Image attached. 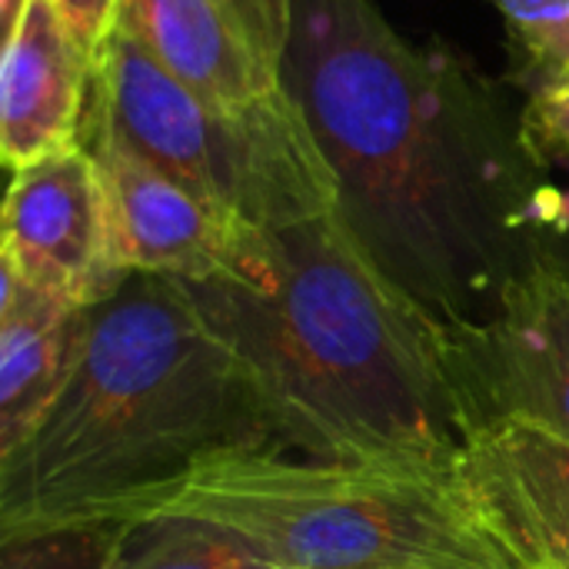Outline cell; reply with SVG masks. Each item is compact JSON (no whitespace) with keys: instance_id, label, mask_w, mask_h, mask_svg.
I'll return each mask as SVG.
<instances>
[{"instance_id":"1","label":"cell","mask_w":569,"mask_h":569,"mask_svg":"<svg viewBox=\"0 0 569 569\" xmlns=\"http://www.w3.org/2000/svg\"><path fill=\"white\" fill-rule=\"evenodd\" d=\"M337 177V217L440 327L480 323L563 233L527 117L370 0H293L283 67Z\"/></svg>"},{"instance_id":"2","label":"cell","mask_w":569,"mask_h":569,"mask_svg":"<svg viewBox=\"0 0 569 569\" xmlns=\"http://www.w3.org/2000/svg\"><path fill=\"white\" fill-rule=\"evenodd\" d=\"M183 290L250 377L287 453L453 473L467 427L447 327L363 253L337 213L270 230L247 273Z\"/></svg>"},{"instance_id":"3","label":"cell","mask_w":569,"mask_h":569,"mask_svg":"<svg viewBox=\"0 0 569 569\" xmlns=\"http://www.w3.org/2000/svg\"><path fill=\"white\" fill-rule=\"evenodd\" d=\"M247 450H283L250 377L180 280L130 273L87 307L60 397L0 457V537L63 523L137 527L197 470Z\"/></svg>"},{"instance_id":"4","label":"cell","mask_w":569,"mask_h":569,"mask_svg":"<svg viewBox=\"0 0 569 569\" xmlns=\"http://www.w3.org/2000/svg\"><path fill=\"white\" fill-rule=\"evenodd\" d=\"M213 527L277 569H517L450 477L230 453L153 503L140 523Z\"/></svg>"},{"instance_id":"5","label":"cell","mask_w":569,"mask_h":569,"mask_svg":"<svg viewBox=\"0 0 569 569\" xmlns=\"http://www.w3.org/2000/svg\"><path fill=\"white\" fill-rule=\"evenodd\" d=\"M80 137H103L257 230L337 213V177L287 90L217 107L177 83L127 33L93 60Z\"/></svg>"},{"instance_id":"6","label":"cell","mask_w":569,"mask_h":569,"mask_svg":"<svg viewBox=\"0 0 569 569\" xmlns=\"http://www.w3.org/2000/svg\"><path fill=\"white\" fill-rule=\"evenodd\" d=\"M467 437L527 423L569 447V237L537 257L490 317L447 330Z\"/></svg>"},{"instance_id":"7","label":"cell","mask_w":569,"mask_h":569,"mask_svg":"<svg viewBox=\"0 0 569 569\" xmlns=\"http://www.w3.org/2000/svg\"><path fill=\"white\" fill-rule=\"evenodd\" d=\"M80 147L90 150L97 163L110 253L123 273L197 283L240 277L260 257L270 230L250 227L113 140L80 137Z\"/></svg>"},{"instance_id":"8","label":"cell","mask_w":569,"mask_h":569,"mask_svg":"<svg viewBox=\"0 0 569 569\" xmlns=\"http://www.w3.org/2000/svg\"><path fill=\"white\" fill-rule=\"evenodd\" d=\"M113 30L200 100L240 107L283 87L293 0H120Z\"/></svg>"},{"instance_id":"9","label":"cell","mask_w":569,"mask_h":569,"mask_svg":"<svg viewBox=\"0 0 569 569\" xmlns=\"http://www.w3.org/2000/svg\"><path fill=\"white\" fill-rule=\"evenodd\" d=\"M0 263L77 307L107 300L130 277L110 253L107 203L90 150L70 147L13 170L0 217Z\"/></svg>"},{"instance_id":"10","label":"cell","mask_w":569,"mask_h":569,"mask_svg":"<svg viewBox=\"0 0 569 569\" xmlns=\"http://www.w3.org/2000/svg\"><path fill=\"white\" fill-rule=\"evenodd\" d=\"M453 483L517 569H569V447L513 420L473 430Z\"/></svg>"},{"instance_id":"11","label":"cell","mask_w":569,"mask_h":569,"mask_svg":"<svg viewBox=\"0 0 569 569\" xmlns=\"http://www.w3.org/2000/svg\"><path fill=\"white\" fill-rule=\"evenodd\" d=\"M93 60L50 0H30L0 63V157L10 170L80 147Z\"/></svg>"},{"instance_id":"12","label":"cell","mask_w":569,"mask_h":569,"mask_svg":"<svg viewBox=\"0 0 569 569\" xmlns=\"http://www.w3.org/2000/svg\"><path fill=\"white\" fill-rule=\"evenodd\" d=\"M87 330V307L0 263V457H10L60 397Z\"/></svg>"},{"instance_id":"13","label":"cell","mask_w":569,"mask_h":569,"mask_svg":"<svg viewBox=\"0 0 569 569\" xmlns=\"http://www.w3.org/2000/svg\"><path fill=\"white\" fill-rule=\"evenodd\" d=\"M110 569H277L233 537L193 520L137 523Z\"/></svg>"},{"instance_id":"14","label":"cell","mask_w":569,"mask_h":569,"mask_svg":"<svg viewBox=\"0 0 569 569\" xmlns=\"http://www.w3.org/2000/svg\"><path fill=\"white\" fill-rule=\"evenodd\" d=\"M133 523H63L0 537V569H110Z\"/></svg>"},{"instance_id":"15","label":"cell","mask_w":569,"mask_h":569,"mask_svg":"<svg viewBox=\"0 0 569 569\" xmlns=\"http://www.w3.org/2000/svg\"><path fill=\"white\" fill-rule=\"evenodd\" d=\"M537 90H569V0H493Z\"/></svg>"},{"instance_id":"16","label":"cell","mask_w":569,"mask_h":569,"mask_svg":"<svg viewBox=\"0 0 569 569\" xmlns=\"http://www.w3.org/2000/svg\"><path fill=\"white\" fill-rule=\"evenodd\" d=\"M50 7L63 20V27L70 30V37L80 43V50L90 60H97L100 47L113 33L120 0H50Z\"/></svg>"},{"instance_id":"17","label":"cell","mask_w":569,"mask_h":569,"mask_svg":"<svg viewBox=\"0 0 569 569\" xmlns=\"http://www.w3.org/2000/svg\"><path fill=\"white\" fill-rule=\"evenodd\" d=\"M527 130L540 150L569 153V90H540L527 103Z\"/></svg>"},{"instance_id":"18","label":"cell","mask_w":569,"mask_h":569,"mask_svg":"<svg viewBox=\"0 0 569 569\" xmlns=\"http://www.w3.org/2000/svg\"><path fill=\"white\" fill-rule=\"evenodd\" d=\"M27 3H30V0H0V27H3V40L13 33V27H17V20L23 17Z\"/></svg>"},{"instance_id":"19","label":"cell","mask_w":569,"mask_h":569,"mask_svg":"<svg viewBox=\"0 0 569 569\" xmlns=\"http://www.w3.org/2000/svg\"><path fill=\"white\" fill-rule=\"evenodd\" d=\"M557 227L569 233V190L560 193V200H557Z\"/></svg>"},{"instance_id":"20","label":"cell","mask_w":569,"mask_h":569,"mask_svg":"<svg viewBox=\"0 0 569 569\" xmlns=\"http://www.w3.org/2000/svg\"><path fill=\"white\" fill-rule=\"evenodd\" d=\"M390 569H430V567H390Z\"/></svg>"}]
</instances>
